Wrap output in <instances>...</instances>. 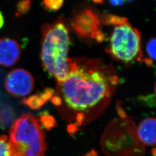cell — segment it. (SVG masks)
Segmentation results:
<instances>
[{"label":"cell","mask_w":156,"mask_h":156,"mask_svg":"<svg viewBox=\"0 0 156 156\" xmlns=\"http://www.w3.org/2000/svg\"><path fill=\"white\" fill-rule=\"evenodd\" d=\"M118 82L113 68L100 60L69 58L67 77L61 84L62 93L67 106L76 113L79 125L104 112Z\"/></svg>","instance_id":"cell-1"},{"label":"cell","mask_w":156,"mask_h":156,"mask_svg":"<svg viewBox=\"0 0 156 156\" xmlns=\"http://www.w3.org/2000/svg\"><path fill=\"white\" fill-rule=\"evenodd\" d=\"M41 32L40 57L42 66L61 84L67 77L69 60L68 53L70 37L66 20L59 17L53 22L44 24Z\"/></svg>","instance_id":"cell-2"},{"label":"cell","mask_w":156,"mask_h":156,"mask_svg":"<svg viewBox=\"0 0 156 156\" xmlns=\"http://www.w3.org/2000/svg\"><path fill=\"white\" fill-rule=\"evenodd\" d=\"M9 156H45L46 143L38 120L23 114L12 124L8 138Z\"/></svg>","instance_id":"cell-3"},{"label":"cell","mask_w":156,"mask_h":156,"mask_svg":"<svg viewBox=\"0 0 156 156\" xmlns=\"http://www.w3.org/2000/svg\"><path fill=\"white\" fill-rule=\"evenodd\" d=\"M108 52L117 61L125 64L139 60L141 57L140 31L129 22L115 27Z\"/></svg>","instance_id":"cell-4"},{"label":"cell","mask_w":156,"mask_h":156,"mask_svg":"<svg viewBox=\"0 0 156 156\" xmlns=\"http://www.w3.org/2000/svg\"><path fill=\"white\" fill-rule=\"evenodd\" d=\"M70 23L73 30L82 39H95L98 42L104 39V34L101 30L100 15L90 6L76 8Z\"/></svg>","instance_id":"cell-5"},{"label":"cell","mask_w":156,"mask_h":156,"mask_svg":"<svg viewBox=\"0 0 156 156\" xmlns=\"http://www.w3.org/2000/svg\"><path fill=\"white\" fill-rule=\"evenodd\" d=\"M34 79L31 73L23 68H16L8 73L5 81L7 92L15 97H26L34 88Z\"/></svg>","instance_id":"cell-6"},{"label":"cell","mask_w":156,"mask_h":156,"mask_svg":"<svg viewBox=\"0 0 156 156\" xmlns=\"http://www.w3.org/2000/svg\"><path fill=\"white\" fill-rule=\"evenodd\" d=\"M21 48L16 40L9 38H0V66L10 67L20 59Z\"/></svg>","instance_id":"cell-7"},{"label":"cell","mask_w":156,"mask_h":156,"mask_svg":"<svg viewBox=\"0 0 156 156\" xmlns=\"http://www.w3.org/2000/svg\"><path fill=\"white\" fill-rule=\"evenodd\" d=\"M137 136L143 145L156 146V118L149 117L142 121L137 129Z\"/></svg>","instance_id":"cell-8"},{"label":"cell","mask_w":156,"mask_h":156,"mask_svg":"<svg viewBox=\"0 0 156 156\" xmlns=\"http://www.w3.org/2000/svg\"><path fill=\"white\" fill-rule=\"evenodd\" d=\"M54 94V90L47 88L38 94L31 95L27 98L24 99V103L33 109H38L51 98Z\"/></svg>","instance_id":"cell-9"},{"label":"cell","mask_w":156,"mask_h":156,"mask_svg":"<svg viewBox=\"0 0 156 156\" xmlns=\"http://www.w3.org/2000/svg\"><path fill=\"white\" fill-rule=\"evenodd\" d=\"M100 19L101 23L105 25L113 26L114 27L128 22V19L126 17L107 13L101 15Z\"/></svg>","instance_id":"cell-10"},{"label":"cell","mask_w":156,"mask_h":156,"mask_svg":"<svg viewBox=\"0 0 156 156\" xmlns=\"http://www.w3.org/2000/svg\"><path fill=\"white\" fill-rule=\"evenodd\" d=\"M31 7V0H19L16 4V16H22L30 11Z\"/></svg>","instance_id":"cell-11"},{"label":"cell","mask_w":156,"mask_h":156,"mask_svg":"<svg viewBox=\"0 0 156 156\" xmlns=\"http://www.w3.org/2000/svg\"><path fill=\"white\" fill-rule=\"evenodd\" d=\"M64 0H42V3L48 11L56 12L63 6Z\"/></svg>","instance_id":"cell-12"},{"label":"cell","mask_w":156,"mask_h":156,"mask_svg":"<svg viewBox=\"0 0 156 156\" xmlns=\"http://www.w3.org/2000/svg\"><path fill=\"white\" fill-rule=\"evenodd\" d=\"M146 50L151 60L156 61V37L149 39L147 43Z\"/></svg>","instance_id":"cell-13"},{"label":"cell","mask_w":156,"mask_h":156,"mask_svg":"<svg viewBox=\"0 0 156 156\" xmlns=\"http://www.w3.org/2000/svg\"><path fill=\"white\" fill-rule=\"evenodd\" d=\"M0 156H9L8 138L6 135L0 136Z\"/></svg>","instance_id":"cell-14"},{"label":"cell","mask_w":156,"mask_h":156,"mask_svg":"<svg viewBox=\"0 0 156 156\" xmlns=\"http://www.w3.org/2000/svg\"><path fill=\"white\" fill-rule=\"evenodd\" d=\"M40 119L42 124L44 126L45 128L48 129H50L53 128L56 124L54 118L49 115L44 114L42 116H41Z\"/></svg>","instance_id":"cell-15"},{"label":"cell","mask_w":156,"mask_h":156,"mask_svg":"<svg viewBox=\"0 0 156 156\" xmlns=\"http://www.w3.org/2000/svg\"><path fill=\"white\" fill-rule=\"evenodd\" d=\"M112 5L114 6L123 5L126 2V0H109Z\"/></svg>","instance_id":"cell-16"},{"label":"cell","mask_w":156,"mask_h":156,"mask_svg":"<svg viewBox=\"0 0 156 156\" xmlns=\"http://www.w3.org/2000/svg\"><path fill=\"white\" fill-rule=\"evenodd\" d=\"M52 102L57 105H59L62 104V100L59 97L57 96H55L51 98Z\"/></svg>","instance_id":"cell-17"},{"label":"cell","mask_w":156,"mask_h":156,"mask_svg":"<svg viewBox=\"0 0 156 156\" xmlns=\"http://www.w3.org/2000/svg\"><path fill=\"white\" fill-rule=\"evenodd\" d=\"M4 23V18L2 13L0 12V29L2 27Z\"/></svg>","instance_id":"cell-18"},{"label":"cell","mask_w":156,"mask_h":156,"mask_svg":"<svg viewBox=\"0 0 156 156\" xmlns=\"http://www.w3.org/2000/svg\"><path fill=\"white\" fill-rule=\"evenodd\" d=\"M93 2H94L95 4H102L104 3L105 0H91Z\"/></svg>","instance_id":"cell-19"},{"label":"cell","mask_w":156,"mask_h":156,"mask_svg":"<svg viewBox=\"0 0 156 156\" xmlns=\"http://www.w3.org/2000/svg\"><path fill=\"white\" fill-rule=\"evenodd\" d=\"M86 156H97V154H95V153H94L93 154L89 153V154H87V155H86Z\"/></svg>","instance_id":"cell-20"},{"label":"cell","mask_w":156,"mask_h":156,"mask_svg":"<svg viewBox=\"0 0 156 156\" xmlns=\"http://www.w3.org/2000/svg\"><path fill=\"white\" fill-rule=\"evenodd\" d=\"M154 92L156 95V83H155V86H154Z\"/></svg>","instance_id":"cell-21"},{"label":"cell","mask_w":156,"mask_h":156,"mask_svg":"<svg viewBox=\"0 0 156 156\" xmlns=\"http://www.w3.org/2000/svg\"><path fill=\"white\" fill-rule=\"evenodd\" d=\"M126 1H133V0H126Z\"/></svg>","instance_id":"cell-22"}]
</instances>
